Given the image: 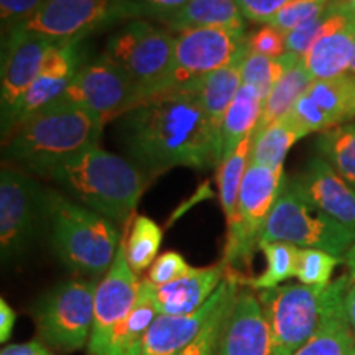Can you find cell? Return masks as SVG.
<instances>
[{
	"label": "cell",
	"mask_w": 355,
	"mask_h": 355,
	"mask_svg": "<svg viewBox=\"0 0 355 355\" xmlns=\"http://www.w3.org/2000/svg\"><path fill=\"white\" fill-rule=\"evenodd\" d=\"M350 73L355 76V40H354V55H352V63H350Z\"/></svg>",
	"instance_id": "cell-50"
},
{
	"label": "cell",
	"mask_w": 355,
	"mask_h": 355,
	"mask_svg": "<svg viewBox=\"0 0 355 355\" xmlns=\"http://www.w3.org/2000/svg\"><path fill=\"white\" fill-rule=\"evenodd\" d=\"M329 3L327 0H290L265 25H272L279 32L288 35L300 25L322 15L329 8Z\"/></svg>",
	"instance_id": "cell-38"
},
{
	"label": "cell",
	"mask_w": 355,
	"mask_h": 355,
	"mask_svg": "<svg viewBox=\"0 0 355 355\" xmlns=\"http://www.w3.org/2000/svg\"><path fill=\"white\" fill-rule=\"evenodd\" d=\"M166 25L176 33L202 26L245 28L242 12L234 0H189L180 12L166 20Z\"/></svg>",
	"instance_id": "cell-25"
},
{
	"label": "cell",
	"mask_w": 355,
	"mask_h": 355,
	"mask_svg": "<svg viewBox=\"0 0 355 355\" xmlns=\"http://www.w3.org/2000/svg\"><path fill=\"white\" fill-rule=\"evenodd\" d=\"M162 241L163 230L157 222L146 216L133 217L130 232H128L127 239L123 237L125 257L133 272L140 275L144 270L153 265Z\"/></svg>",
	"instance_id": "cell-32"
},
{
	"label": "cell",
	"mask_w": 355,
	"mask_h": 355,
	"mask_svg": "<svg viewBox=\"0 0 355 355\" xmlns=\"http://www.w3.org/2000/svg\"><path fill=\"white\" fill-rule=\"evenodd\" d=\"M81 42L83 40L58 42L48 53L37 79L25 96L17 125L40 110L50 107L64 94L78 71L84 66Z\"/></svg>",
	"instance_id": "cell-17"
},
{
	"label": "cell",
	"mask_w": 355,
	"mask_h": 355,
	"mask_svg": "<svg viewBox=\"0 0 355 355\" xmlns=\"http://www.w3.org/2000/svg\"><path fill=\"white\" fill-rule=\"evenodd\" d=\"M295 355H355V332L347 314L327 322Z\"/></svg>",
	"instance_id": "cell-35"
},
{
	"label": "cell",
	"mask_w": 355,
	"mask_h": 355,
	"mask_svg": "<svg viewBox=\"0 0 355 355\" xmlns=\"http://www.w3.org/2000/svg\"><path fill=\"white\" fill-rule=\"evenodd\" d=\"M97 285L68 279L53 288L37 309L38 334L50 347L61 352L83 349L94 324Z\"/></svg>",
	"instance_id": "cell-10"
},
{
	"label": "cell",
	"mask_w": 355,
	"mask_h": 355,
	"mask_svg": "<svg viewBox=\"0 0 355 355\" xmlns=\"http://www.w3.org/2000/svg\"><path fill=\"white\" fill-rule=\"evenodd\" d=\"M248 50L268 58H278L286 53V35L272 25H263L247 37Z\"/></svg>",
	"instance_id": "cell-42"
},
{
	"label": "cell",
	"mask_w": 355,
	"mask_h": 355,
	"mask_svg": "<svg viewBox=\"0 0 355 355\" xmlns=\"http://www.w3.org/2000/svg\"><path fill=\"white\" fill-rule=\"evenodd\" d=\"M308 94L327 115L332 127L355 117V76L344 74L334 79H314Z\"/></svg>",
	"instance_id": "cell-28"
},
{
	"label": "cell",
	"mask_w": 355,
	"mask_h": 355,
	"mask_svg": "<svg viewBox=\"0 0 355 355\" xmlns=\"http://www.w3.org/2000/svg\"><path fill=\"white\" fill-rule=\"evenodd\" d=\"M327 2H331V0H327Z\"/></svg>",
	"instance_id": "cell-51"
},
{
	"label": "cell",
	"mask_w": 355,
	"mask_h": 355,
	"mask_svg": "<svg viewBox=\"0 0 355 355\" xmlns=\"http://www.w3.org/2000/svg\"><path fill=\"white\" fill-rule=\"evenodd\" d=\"M355 19L327 8L322 32L303 56L306 69L314 79H334L350 69L354 55Z\"/></svg>",
	"instance_id": "cell-18"
},
{
	"label": "cell",
	"mask_w": 355,
	"mask_h": 355,
	"mask_svg": "<svg viewBox=\"0 0 355 355\" xmlns=\"http://www.w3.org/2000/svg\"><path fill=\"white\" fill-rule=\"evenodd\" d=\"M15 311L10 308V304L6 300H0V340L7 343L12 334L13 324H15Z\"/></svg>",
	"instance_id": "cell-45"
},
{
	"label": "cell",
	"mask_w": 355,
	"mask_h": 355,
	"mask_svg": "<svg viewBox=\"0 0 355 355\" xmlns=\"http://www.w3.org/2000/svg\"><path fill=\"white\" fill-rule=\"evenodd\" d=\"M56 102L79 105L107 123L140 104V96L130 79L102 55L78 71Z\"/></svg>",
	"instance_id": "cell-13"
},
{
	"label": "cell",
	"mask_w": 355,
	"mask_h": 355,
	"mask_svg": "<svg viewBox=\"0 0 355 355\" xmlns=\"http://www.w3.org/2000/svg\"><path fill=\"white\" fill-rule=\"evenodd\" d=\"M158 316L152 298V288L148 279H141L139 300L130 311L125 321L115 332L110 344L109 355H144L146 332Z\"/></svg>",
	"instance_id": "cell-26"
},
{
	"label": "cell",
	"mask_w": 355,
	"mask_h": 355,
	"mask_svg": "<svg viewBox=\"0 0 355 355\" xmlns=\"http://www.w3.org/2000/svg\"><path fill=\"white\" fill-rule=\"evenodd\" d=\"M46 0H0L2 35L19 28L37 13Z\"/></svg>",
	"instance_id": "cell-40"
},
{
	"label": "cell",
	"mask_w": 355,
	"mask_h": 355,
	"mask_svg": "<svg viewBox=\"0 0 355 355\" xmlns=\"http://www.w3.org/2000/svg\"><path fill=\"white\" fill-rule=\"evenodd\" d=\"M303 56L295 55V53H285L283 56L268 58L259 53L248 51L242 69V83L255 87L261 97L266 99L277 83L296 66Z\"/></svg>",
	"instance_id": "cell-33"
},
{
	"label": "cell",
	"mask_w": 355,
	"mask_h": 355,
	"mask_svg": "<svg viewBox=\"0 0 355 355\" xmlns=\"http://www.w3.org/2000/svg\"><path fill=\"white\" fill-rule=\"evenodd\" d=\"M345 313H347L349 322L355 332V282H352L347 296H345Z\"/></svg>",
	"instance_id": "cell-47"
},
{
	"label": "cell",
	"mask_w": 355,
	"mask_h": 355,
	"mask_svg": "<svg viewBox=\"0 0 355 355\" xmlns=\"http://www.w3.org/2000/svg\"><path fill=\"white\" fill-rule=\"evenodd\" d=\"M114 7L115 0H46L19 28L55 42L83 40L114 24Z\"/></svg>",
	"instance_id": "cell-15"
},
{
	"label": "cell",
	"mask_w": 355,
	"mask_h": 355,
	"mask_svg": "<svg viewBox=\"0 0 355 355\" xmlns=\"http://www.w3.org/2000/svg\"><path fill=\"white\" fill-rule=\"evenodd\" d=\"M286 176L282 168H268L248 163L239 193L237 212L229 224L227 243L222 263L225 270L250 266L252 257L260 248L265 222L278 201Z\"/></svg>",
	"instance_id": "cell-8"
},
{
	"label": "cell",
	"mask_w": 355,
	"mask_h": 355,
	"mask_svg": "<svg viewBox=\"0 0 355 355\" xmlns=\"http://www.w3.org/2000/svg\"><path fill=\"white\" fill-rule=\"evenodd\" d=\"M0 355H53L50 350L40 343H28V344H13L7 345L2 349Z\"/></svg>",
	"instance_id": "cell-46"
},
{
	"label": "cell",
	"mask_w": 355,
	"mask_h": 355,
	"mask_svg": "<svg viewBox=\"0 0 355 355\" xmlns=\"http://www.w3.org/2000/svg\"><path fill=\"white\" fill-rule=\"evenodd\" d=\"M331 8L336 12H343L345 15L355 19V0H332Z\"/></svg>",
	"instance_id": "cell-48"
},
{
	"label": "cell",
	"mask_w": 355,
	"mask_h": 355,
	"mask_svg": "<svg viewBox=\"0 0 355 355\" xmlns=\"http://www.w3.org/2000/svg\"><path fill=\"white\" fill-rule=\"evenodd\" d=\"M352 278H337L327 286L283 285L263 290L259 301L273 336V355H295L332 319L345 316V296Z\"/></svg>",
	"instance_id": "cell-4"
},
{
	"label": "cell",
	"mask_w": 355,
	"mask_h": 355,
	"mask_svg": "<svg viewBox=\"0 0 355 355\" xmlns=\"http://www.w3.org/2000/svg\"><path fill=\"white\" fill-rule=\"evenodd\" d=\"M266 242L318 248L344 260L355 243V229L340 224L309 202L286 178L261 232L260 243Z\"/></svg>",
	"instance_id": "cell-6"
},
{
	"label": "cell",
	"mask_w": 355,
	"mask_h": 355,
	"mask_svg": "<svg viewBox=\"0 0 355 355\" xmlns=\"http://www.w3.org/2000/svg\"><path fill=\"white\" fill-rule=\"evenodd\" d=\"M224 263H217L206 268H191L184 277L175 279L163 286L152 288V298L158 314L166 316H184L198 311L214 295L222 279L225 278Z\"/></svg>",
	"instance_id": "cell-21"
},
{
	"label": "cell",
	"mask_w": 355,
	"mask_h": 355,
	"mask_svg": "<svg viewBox=\"0 0 355 355\" xmlns=\"http://www.w3.org/2000/svg\"><path fill=\"white\" fill-rule=\"evenodd\" d=\"M141 279L128 265L123 239L109 272L96 290L94 324L87 349L91 355H109L115 332L125 321L139 300Z\"/></svg>",
	"instance_id": "cell-14"
},
{
	"label": "cell",
	"mask_w": 355,
	"mask_h": 355,
	"mask_svg": "<svg viewBox=\"0 0 355 355\" xmlns=\"http://www.w3.org/2000/svg\"><path fill=\"white\" fill-rule=\"evenodd\" d=\"M290 181L322 212L355 229V189L322 157L311 158L304 170Z\"/></svg>",
	"instance_id": "cell-16"
},
{
	"label": "cell",
	"mask_w": 355,
	"mask_h": 355,
	"mask_svg": "<svg viewBox=\"0 0 355 355\" xmlns=\"http://www.w3.org/2000/svg\"><path fill=\"white\" fill-rule=\"evenodd\" d=\"M46 222V189L28 173L3 165L0 173V254L3 263L20 260Z\"/></svg>",
	"instance_id": "cell-9"
},
{
	"label": "cell",
	"mask_w": 355,
	"mask_h": 355,
	"mask_svg": "<svg viewBox=\"0 0 355 355\" xmlns=\"http://www.w3.org/2000/svg\"><path fill=\"white\" fill-rule=\"evenodd\" d=\"M250 137L243 140L239 145V148L220 163L219 173H217L219 199L222 211H224L225 219H227V225L232 224L235 212H237L239 193H241L242 180L245 176L248 158H250Z\"/></svg>",
	"instance_id": "cell-34"
},
{
	"label": "cell",
	"mask_w": 355,
	"mask_h": 355,
	"mask_svg": "<svg viewBox=\"0 0 355 355\" xmlns=\"http://www.w3.org/2000/svg\"><path fill=\"white\" fill-rule=\"evenodd\" d=\"M229 278L225 275L214 295L194 313L184 314V316L158 314L146 332L144 355H176L180 350H183L201 332L204 324L209 321L212 313L224 298Z\"/></svg>",
	"instance_id": "cell-20"
},
{
	"label": "cell",
	"mask_w": 355,
	"mask_h": 355,
	"mask_svg": "<svg viewBox=\"0 0 355 355\" xmlns=\"http://www.w3.org/2000/svg\"><path fill=\"white\" fill-rule=\"evenodd\" d=\"M189 0H115L114 21L159 19L166 21Z\"/></svg>",
	"instance_id": "cell-37"
},
{
	"label": "cell",
	"mask_w": 355,
	"mask_h": 355,
	"mask_svg": "<svg viewBox=\"0 0 355 355\" xmlns=\"http://www.w3.org/2000/svg\"><path fill=\"white\" fill-rule=\"evenodd\" d=\"M290 114L296 119V121H298L300 125L303 127L308 133L327 132L331 130V128H334L329 119H327V115L322 112V109L319 107L316 101H314L308 92L296 101V104L293 105Z\"/></svg>",
	"instance_id": "cell-41"
},
{
	"label": "cell",
	"mask_w": 355,
	"mask_h": 355,
	"mask_svg": "<svg viewBox=\"0 0 355 355\" xmlns=\"http://www.w3.org/2000/svg\"><path fill=\"white\" fill-rule=\"evenodd\" d=\"M219 355H273V336L254 293L239 291Z\"/></svg>",
	"instance_id": "cell-19"
},
{
	"label": "cell",
	"mask_w": 355,
	"mask_h": 355,
	"mask_svg": "<svg viewBox=\"0 0 355 355\" xmlns=\"http://www.w3.org/2000/svg\"><path fill=\"white\" fill-rule=\"evenodd\" d=\"M119 144L148 178L175 166L209 170L220 165L219 130L193 86L150 97L119 117Z\"/></svg>",
	"instance_id": "cell-1"
},
{
	"label": "cell",
	"mask_w": 355,
	"mask_h": 355,
	"mask_svg": "<svg viewBox=\"0 0 355 355\" xmlns=\"http://www.w3.org/2000/svg\"><path fill=\"white\" fill-rule=\"evenodd\" d=\"M260 248L266 261L263 273L255 278H245L239 275L241 285H247L252 290L263 291L270 290V288H277L279 283L296 277L300 247L286 242H266L260 243Z\"/></svg>",
	"instance_id": "cell-30"
},
{
	"label": "cell",
	"mask_w": 355,
	"mask_h": 355,
	"mask_svg": "<svg viewBox=\"0 0 355 355\" xmlns=\"http://www.w3.org/2000/svg\"><path fill=\"white\" fill-rule=\"evenodd\" d=\"M58 42L15 28L3 35L2 83H0V110L2 137L15 128L25 96L37 79L40 69Z\"/></svg>",
	"instance_id": "cell-12"
},
{
	"label": "cell",
	"mask_w": 355,
	"mask_h": 355,
	"mask_svg": "<svg viewBox=\"0 0 355 355\" xmlns=\"http://www.w3.org/2000/svg\"><path fill=\"white\" fill-rule=\"evenodd\" d=\"M46 224L58 259L69 270L92 277L109 272L121 245L115 222L46 189Z\"/></svg>",
	"instance_id": "cell-5"
},
{
	"label": "cell",
	"mask_w": 355,
	"mask_h": 355,
	"mask_svg": "<svg viewBox=\"0 0 355 355\" xmlns=\"http://www.w3.org/2000/svg\"><path fill=\"white\" fill-rule=\"evenodd\" d=\"M316 146L321 157L355 189V122L322 132Z\"/></svg>",
	"instance_id": "cell-31"
},
{
	"label": "cell",
	"mask_w": 355,
	"mask_h": 355,
	"mask_svg": "<svg viewBox=\"0 0 355 355\" xmlns=\"http://www.w3.org/2000/svg\"><path fill=\"white\" fill-rule=\"evenodd\" d=\"M105 122L73 104L55 102L19 123L3 139V158L20 170L48 176L66 159L99 145Z\"/></svg>",
	"instance_id": "cell-2"
},
{
	"label": "cell",
	"mask_w": 355,
	"mask_h": 355,
	"mask_svg": "<svg viewBox=\"0 0 355 355\" xmlns=\"http://www.w3.org/2000/svg\"><path fill=\"white\" fill-rule=\"evenodd\" d=\"M248 44L241 55H239L232 63L224 68L212 71V73L199 79L198 83L191 84L196 91L198 99L206 110L207 117L211 119L212 125L220 130L222 122H224L225 114L237 96L239 89L242 87V69L245 58L248 55Z\"/></svg>",
	"instance_id": "cell-22"
},
{
	"label": "cell",
	"mask_w": 355,
	"mask_h": 355,
	"mask_svg": "<svg viewBox=\"0 0 355 355\" xmlns=\"http://www.w3.org/2000/svg\"><path fill=\"white\" fill-rule=\"evenodd\" d=\"M343 261L339 257H334L318 248H300L298 266H296V278L301 285L308 286H327L331 283L332 272Z\"/></svg>",
	"instance_id": "cell-36"
},
{
	"label": "cell",
	"mask_w": 355,
	"mask_h": 355,
	"mask_svg": "<svg viewBox=\"0 0 355 355\" xmlns=\"http://www.w3.org/2000/svg\"><path fill=\"white\" fill-rule=\"evenodd\" d=\"M245 48V28L202 26L178 33L173 69L165 91L198 83L212 71L232 63Z\"/></svg>",
	"instance_id": "cell-11"
},
{
	"label": "cell",
	"mask_w": 355,
	"mask_h": 355,
	"mask_svg": "<svg viewBox=\"0 0 355 355\" xmlns=\"http://www.w3.org/2000/svg\"><path fill=\"white\" fill-rule=\"evenodd\" d=\"M175 40L176 37L150 21L130 20L109 38L104 56L130 79L144 102L166 89Z\"/></svg>",
	"instance_id": "cell-7"
},
{
	"label": "cell",
	"mask_w": 355,
	"mask_h": 355,
	"mask_svg": "<svg viewBox=\"0 0 355 355\" xmlns=\"http://www.w3.org/2000/svg\"><path fill=\"white\" fill-rule=\"evenodd\" d=\"M308 135L291 114L273 122L265 130L250 137V158L248 163H257L268 168H282L288 152L296 141Z\"/></svg>",
	"instance_id": "cell-24"
},
{
	"label": "cell",
	"mask_w": 355,
	"mask_h": 355,
	"mask_svg": "<svg viewBox=\"0 0 355 355\" xmlns=\"http://www.w3.org/2000/svg\"><path fill=\"white\" fill-rule=\"evenodd\" d=\"M327 10L322 15L316 17V19L306 21V24L300 25L298 28L291 30L286 35V53H295L298 56H304L313 43L319 38L322 32L324 21H326Z\"/></svg>",
	"instance_id": "cell-43"
},
{
	"label": "cell",
	"mask_w": 355,
	"mask_h": 355,
	"mask_svg": "<svg viewBox=\"0 0 355 355\" xmlns=\"http://www.w3.org/2000/svg\"><path fill=\"white\" fill-rule=\"evenodd\" d=\"M345 265H347L349 268V275L350 278H352V282H355V243L352 245V248L347 252V255H345Z\"/></svg>",
	"instance_id": "cell-49"
},
{
	"label": "cell",
	"mask_w": 355,
	"mask_h": 355,
	"mask_svg": "<svg viewBox=\"0 0 355 355\" xmlns=\"http://www.w3.org/2000/svg\"><path fill=\"white\" fill-rule=\"evenodd\" d=\"M314 78L311 76L309 71L306 69L303 60L298 64L293 66L288 73L277 83V86L272 89L268 97L265 99L263 110H261L260 121L257 123L255 133H260L265 130L266 127L272 125L273 122L279 121L282 117H285L286 114L291 112L293 105L296 104V101L301 96L308 92L311 84H313Z\"/></svg>",
	"instance_id": "cell-27"
},
{
	"label": "cell",
	"mask_w": 355,
	"mask_h": 355,
	"mask_svg": "<svg viewBox=\"0 0 355 355\" xmlns=\"http://www.w3.org/2000/svg\"><path fill=\"white\" fill-rule=\"evenodd\" d=\"M234 2L237 3L243 19L265 25L290 0H234Z\"/></svg>",
	"instance_id": "cell-44"
},
{
	"label": "cell",
	"mask_w": 355,
	"mask_h": 355,
	"mask_svg": "<svg viewBox=\"0 0 355 355\" xmlns=\"http://www.w3.org/2000/svg\"><path fill=\"white\" fill-rule=\"evenodd\" d=\"M48 178L68 196L115 224H127L150 178L130 159L110 153L99 145L48 173Z\"/></svg>",
	"instance_id": "cell-3"
},
{
	"label": "cell",
	"mask_w": 355,
	"mask_h": 355,
	"mask_svg": "<svg viewBox=\"0 0 355 355\" xmlns=\"http://www.w3.org/2000/svg\"><path fill=\"white\" fill-rule=\"evenodd\" d=\"M225 275L229 278V286L224 298L212 313L209 321L204 324L201 332L176 355H219L222 337H224L225 327H227L235 300H237L239 291H241L239 290V285H241L239 283V273L227 272Z\"/></svg>",
	"instance_id": "cell-29"
},
{
	"label": "cell",
	"mask_w": 355,
	"mask_h": 355,
	"mask_svg": "<svg viewBox=\"0 0 355 355\" xmlns=\"http://www.w3.org/2000/svg\"><path fill=\"white\" fill-rule=\"evenodd\" d=\"M189 270L191 266L186 263L183 255H180L178 252H166L153 261L146 279L155 286H163L184 277Z\"/></svg>",
	"instance_id": "cell-39"
},
{
	"label": "cell",
	"mask_w": 355,
	"mask_h": 355,
	"mask_svg": "<svg viewBox=\"0 0 355 355\" xmlns=\"http://www.w3.org/2000/svg\"><path fill=\"white\" fill-rule=\"evenodd\" d=\"M265 99L255 87L242 84L237 96L230 104L219 130L220 163L230 157L243 140L255 130L263 110Z\"/></svg>",
	"instance_id": "cell-23"
}]
</instances>
